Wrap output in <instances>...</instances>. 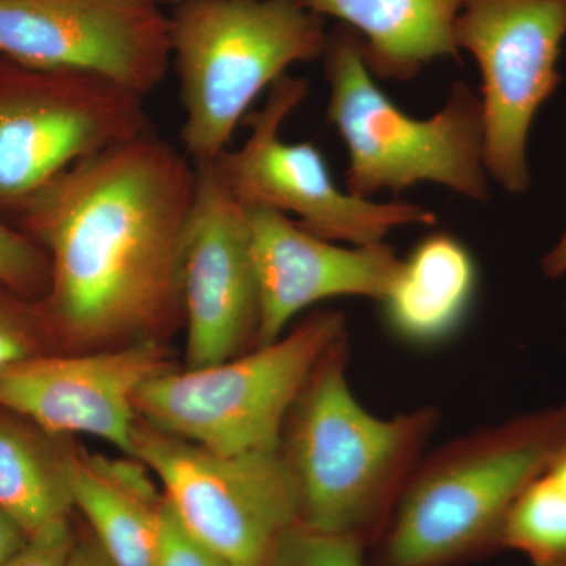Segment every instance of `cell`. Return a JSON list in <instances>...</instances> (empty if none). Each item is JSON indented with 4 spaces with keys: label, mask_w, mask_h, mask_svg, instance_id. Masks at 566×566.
<instances>
[{
    "label": "cell",
    "mask_w": 566,
    "mask_h": 566,
    "mask_svg": "<svg viewBox=\"0 0 566 566\" xmlns=\"http://www.w3.org/2000/svg\"><path fill=\"white\" fill-rule=\"evenodd\" d=\"M0 59L96 74L145 98L172 63L170 20L148 0H0Z\"/></svg>",
    "instance_id": "cell-11"
},
{
    "label": "cell",
    "mask_w": 566,
    "mask_h": 566,
    "mask_svg": "<svg viewBox=\"0 0 566 566\" xmlns=\"http://www.w3.org/2000/svg\"><path fill=\"white\" fill-rule=\"evenodd\" d=\"M260 294L255 345L281 338L312 305L334 297H385L401 259L389 244L342 245L271 208H244Z\"/></svg>",
    "instance_id": "cell-14"
},
{
    "label": "cell",
    "mask_w": 566,
    "mask_h": 566,
    "mask_svg": "<svg viewBox=\"0 0 566 566\" xmlns=\"http://www.w3.org/2000/svg\"><path fill=\"white\" fill-rule=\"evenodd\" d=\"M155 566H232L203 543L161 495L155 517Z\"/></svg>",
    "instance_id": "cell-22"
},
{
    "label": "cell",
    "mask_w": 566,
    "mask_h": 566,
    "mask_svg": "<svg viewBox=\"0 0 566 566\" xmlns=\"http://www.w3.org/2000/svg\"><path fill=\"white\" fill-rule=\"evenodd\" d=\"M367 543L294 523L275 539L264 566H364Z\"/></svg>",
    "instance_id": "cell-20"
},
{
    "label": "cell",
    "mask_w": 566,
    "mask_h": 566,
    "mask_svg": "<svg viewBox=\"0 0 566 566\" xmlns=\"http://www.w3.org/2000/svg\"><path fill=\"white\" fill-rule=\"evenodd\" d=\"M344 335L316 364L283 424L279 453L289 472L296 523L327 534L381 535L441 415L434 406L382 419L348 382Z\"/></svg>",
    "instance_id": "cell-2"
},
{
    "label": "cell",
    "mask_w": 566,
    "mask_h": 566,
    "mask_svg": "<svg viewBox=\"0 0 566 566\" xmlns=\"http://www.w3.org/2000/svg\"><path fill=\"white\" fill-rule=\"evenodd\" d=\"M134 458L177 515L232 566H264L275 539L296 523V499L279 450L221 455L137 423Z\"/></svg>",
    "instance_id": "cell-10"
},
{
    "label": "cell",
    "mask_w": 566,
    "mask_h": 566,
    "mask_svg": "<svg viewBox=\"0 0 566 566\" xmlns=\"http://www.w3.org/2000/svg\"><path fill=\"white\" fill-rule=\"evenodd\" d=\"M28 536L14 521L0 512V565L24 545Z\"/></svg>",
    "instance_id": "cell-25"
},
{
    "label": "cell",
    "mask_w": 566,
    "mask_h": 566,
    "mask_svg": "<svg viewBox=\"0 0 566 566\" xmlns=\"http://www.w3.org/2000/svg\"><path fill=\"white\" fill-rule=\"evenodd\" d=\"M50 283L46 253L0 222V286L20 296H44Z\"/></svg>",
    "instance_id": "cell-21"
},
{
    "label": "cell",
    "mask_w": 566,
    "mask_h": 566,
    "mask_svg": "<svg viewBox=\"0 0 566 566\" xmlns=\"http://www.w3.org/2000/svg\"><path fill=\"white\" fill-rule=\"evenodd\" d=\"M151 472L132 457L109 458L74 447L73 509L111 566H155V517L161 501Z\"/></svg>",
    "instance_id": "cell-17"
},
{
    "label": "cell",
    "mask_w": 566,
    "mask_h": 566,
    "mask_svg": "<svg viewBox=\"0 0 566 566\" xmlns=\"http://www.w3.org/2000/svg\"><path fill=\"white\" fill-rule=\"evenodd\" d=\"M43 334L36 312L0 293V374L10 365L39 354Z\"/></svg>",
    "instance_id": "cell-23"
},
{
    "label": "cell",
    "mask_w": 566,
    "mask_h": 566,
    "mask_svg": "<svg viewBox=\"0 0 566 566\" xmlns=\"http://www.w3.org/2000/svg\"><path fill=\"white\" fill-rule=\"evenodd\" d=\"M566 433V403L424 453L379 535L376 566H450L502 547L510 509Z\"/></svg>",
    "instance_id": "cell-3"
},
{
    "label": "cell",
    "mask_w": 566,
    "mask_h": 566,
    "mask_svg": "<svg viewBox=\"0 0 566 566\" xmlns=\"http://www.w3.org/2000/svg\"><path fill=\"white\" fill-rule=\"evenodd\" d=\"M479 289L471 251L446 232L428 234L401 260L385 297L382 319L397 340L431 348L463 327Z\"/></svg>",
    "instance_id": "cell-15"
},
{
    "label": "cell",
    "mask_w": 566,
    "mask_h": 566,
    "mask_svg": "<svg viewBox=\"0 0 566 566\" xmlns=\"http://www.w3.org/2000/svg\"><path fill=\"white\" fill-rule=\"evenodd\" d=\"M196 166L153 129L82 159L22 207L46 249L36 307L65 352L166 340L182 324Z\"/></svg>",
    "instance_id": "cell-1"
},
{
    "label": "cell",
    "mask_w": 566,
    "mask_h": 566,
    "mask_svg": "<svg viewBox=\"0 0 566 566\" xmlns=\"http://www.w3.org/2000/svg\"><path fill=\"white\" fill-rule=\"evenodd\" d=\"M348 334L345 315L312 312L281 338L221 364L167 371L136 398L142 422L221 455L273 452L316 364Z\"/></svg>",
    "instance_id": "cell-6"
},
{
    "label": "cell",
    "mask_w": 566,
    "mask_h": 566,
    "mask_svg": "<svg viewBox=\"0 0 566 566\" xmlns=\"http://www.w3.org/2000/svg\"><path fill=\"white\" fill-rule=\"evenodd\" d=\"M172 9L182 148L193 164L216 161L263 91L290 66L322 59L326 24L303 0H182Z\"/></svg>",
    "instance_id": "cell-5"
},
{
    "label": "cell",
    "mask_w": 566,
    "mask_h": 566,
    "mask_svg": "<svg viewBox=\"0 0 566 566\" xmlns=\"http://www.w3.org/2000/svg\"><path fill=\"white\" fill-rule=\"evenodd\" d=\"M174 368L166 340L98 352L39 353L0 374V409L55 438L93 436L134 458L137 394Z\"/></svg>",
    "instance_id": "cell-12"
},
{
    "label": "cell",
    "mask_w": 566,
    "mask_h": 566,
    "mask_svg": "<svg viewBox=\"0 0 566 566\" xmlns=\"http://www.w3.org/2000/svg\"><path fill=\"white\" fill-rule=\"evenodd\" d=\"M542 271L547 279H562L566 275V229L557 243L546 252L542 260Z\"/></svg>",
    "instance_id": "cell-26"
},
{
    "label": "cell",
    "mask_w": 566,
    "mask_h": 566,
    "mask_svg": "<svg viewBox=\"0 0 566 566\" xmlns=\"http://www.w3.org/2000/svg\"><path fill=\"white\" fill-rule=\"evenodd\" d=\"M196 166V196L181 256L185 368L240 356L255 345L260 294L244 208L216 163Z\"/></svg>",
    "instance_id": "cell-13"
},
{
    "label": "cell",
    "mask_w": 566,
    "mask_h": 566,
    "mask_svg": "<svg viewBox=\"0 0 566 566\" xmlns=\"http://www.w3.org/2000/svg\"><path fill=\"white\" fill-rule=\"evenodd\" d=\"M322 59L327 118L348 150L346 191L371 199L434 182L471 202L491 199L483 104L468 82L452 84L430 118H415L378 87L365 63L364 41L348 25L338 22L327 32Z\"/></svg>",
    "instance_id": "cell-4"
},
{
    "label": "cell",
    "mask_w": 566,
    "mask_h": 566,
    "mask_svg": "<svg viewBox=\"0 0 566 566\" xmlns=\"http://www.w3.org/2000/svg\"><path fill=\"white\" fill-rule=\"evenodd\" d=\"M319 17L359 33L378 80L411 81L439 59H458L461 0H303Z\"/></svg>",
    "instance_id": "cell-16"
},
{
    "label": "cell",
    "mask_w": 566,
    "mask_h": 566,
    "mask_svg": "<svg viewBox=\"0 0 566 566\" xmlns=\"http://www.w3.org/2000/svg\"><path fill=\"white\" fill-rule=\"evenodd\" d=\"M307 95V80L286 73L271 85L262 109L245 117L251 133L244 144L216 159L237 202L281 211L308 233L346 245L382 244L401 227L434 226L438 216L422 205L376 202L344 191L314 144L282 139L283 123Z\"/></svg>",
    "instance_id": "cell-7"
},
{
    "label": "cell",
    "mask_w": 566,
    "mask_h": 566,
    "mask_svg": "<svg viewBox=\"0 0 566 566\" xmlns=\"http://www.w3.org/2000/svg\"><path fill=\"white\" fill-rule=\"evenodd\" d=\"M455 39L482 73L488 175L513 196L527 192L532 125L562 81L566 0H461Z\"/></svg>",
    "instance_id": "cell-9"
},
{
    "label": "cell",
    "mask_w": 566,
    "mask_h": 566,
    "mask_svg": "<svg viewBox=\"0 0 566 566\" xmlns=\"http://www.w3.org/2000/svg\"><path fill=\"white\" fill-rule=\"evenodd\" d=\"M148 2L156 3V6H178V3L182 2V0H148Z\"/></svg>",
    "instance_id": "cell-28"
},
{
    "label": "cell",
    "mask_w": 566,
    "mask_h": 566,
    "mask_svg": "<svg viewBox=\"0 0 566 566\" xmlns=\"http://www.w3.org/2000/svg\"><path fill=\"white\" fill-rule=\"evenodd\" d=\"M502 547L534 566H566V433L510 509Z\"/></svg>",
    "instance_id": "cell-19"
},
{
    "label": "cell",
    "mask_w": 566,
    "mask_h": 566,
    "mask_svg": "<svg viewBox=\"0 0 566 566\" xmlns=\"http://www.w3.org/2000/svg\"><path fill=\"white\" fill-rule=\"evenodd\" d=\"M74 545L69 517H63L29 535L24 545L0 566H70Z\"/></svg>",
    "instance_id": "cell-24"
},
{
    "label": "cell",
    "mask_w": 566,
    "mask_h": 566,
    "mask_svg": "<svg viewBox=\"0 0 566 566\" xmlns=\"http://www.w3.org/2000/svg\"><path fill=\"white\" fill-rule=\"evenodd\" d=\"M144 99L96 74L0 59V205H24L74 164L150 132Z\"/></svg>",
    "instance_id": "cell-8"
},
{
    "label": "cell",
    "mask_w": 566,
    "mask_h": 566,
    "mask_svg": "<svg viewBox=\"0 0 566 566\" xmlns=\"http://www.w3.org/2000/svg\"><path fill=\"white\" fill-rule=\"evenodd\" d=\"M70 566H111L95 539L76 542Z\"/></svg>",
    "instance_id": "cell-27"
},
{
    "label": "cell",
    "mask_w": 566,
    "mask_h": 566,
    "mask_svg": "<svg viewBox=\"0 0 566 566\" xmlns=\"http://www.w3.org/2000/svg\"><path fill=\"white\" fill-rule=\"evenodd\" d=\"M0 409V512L28 535L73 510L74 447Z\"/></svg>",
    "instance_id": "cell-18"
}]
</instances>
